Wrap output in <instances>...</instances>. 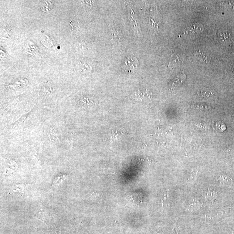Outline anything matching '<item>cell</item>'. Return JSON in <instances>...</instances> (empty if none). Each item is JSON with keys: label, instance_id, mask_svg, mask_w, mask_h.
Listing matches in <instances>:
<instances>
[{"label": "cell", "instance_id": "1", "mask_svg": "<svg viewBox=\"0 0 234 234\" xmlns=\"http://www.w3.org/2000/svg\"><path fill=\"white\" fill-rule=\"evenodd\" d=\"M202 24L198 23H192L186 27L183 31V35L187 37L196 36L203 30Z\"/></svg>", "mask_w": 234, "mask_h": 234}, {"label": "cell", "instance_id": "2", "mask_svg": "<svg viewBox=\"0 0 234 234\" xmlns=\"http://www.w3.org/2000/svg\"><path fill=\"white\" fill-rule=\"evenodd\" d=\"M138 63L136 58L130 56L124 62L122 67L125 70H132L137 67Z\"/></svg>", "mask_w": 234, "mask_h": 234}, {"label": "cell", "instance_id": "3", "mask_svg": "<svg viewBox=\"0 0 234 234\" xmlns=\"http://www.w3.org/2000/svg\"><path fill=\"white\" fill-rule=\"evenodd\" d=\"M111 33L114 42H120L122 38V35L118 27H113L111 29Z\"/></svg>", "mask_w": 234, "mask_h": 234}, {"label": "cell", "instance_id": "4", "mask_svg": "<svg viewBox=\"0 0 234 234\" xmlns=\"http://www.w3.org/2000/svg\"><path fill=\"white\" fill-rule=\"evenodd\" d=\"M184 76L183 74L180 75L177 77V78H176V79H174L171 86L172 88L177 87V86H179V85L182 83L183 80H184Z\"/></svg>", "mask_w": 234, "mask_h": 234}, {"label": "cell", "instance_id": "5", "mask_svg": "<svg viewBox=\"0 0 234 234\" xmlns=\"http://www.w3.org/2000/svg\"><path fill=\"white\" fill-rule=\"evenodd\" d=\"M196 56L198 57L201 60L204 62H208L209 60V57L206 53L204 52L202 50L197 52L196 54Z\"/></svg>", "mask_w": 234, "mask_h": 234}, {"label": "cell", "instance_id": "6", "mask_svg": "<svg viewBox=\"0 0 234 234\" xmlns=\"http://www.w3.org/2000/svg\"><path fill=\"white\" fill-rule=\"evenodd\" d=\"M53 7V5L51 2H45L41 5V9L43 12H46L51 10Z\"/></svg>", "mask_w": 234, "mask_h": 234}, {"label": "cell", "instance_id": "7", "mask_svg": "<svg viewBox=\"0 0 234 234\" xmlns=\"http://www.w3.org/2000/svg\"><path fill=\"white\" fill-rule=\"evenodd\" d=\"M66 174H60L55 178L54 183L56 185H59L66 178Z\"/></svg>", "mask_w": 234, "mask_h": 234}, {"label": "cell", "instance_id": "8", "mask_svg": "<svg viewBox=\"0 0 234 234\" xmlns=\"http://www.w3.org/2000/svg\"><path fill=\"white\" fill-rule=\"evenodd\" d=\"M81 67L83 71H89L92 69V66L88 61H84L83 63H80Z\"/></svg>", "mask_w": 234, "mask_h": 234}, {"label": "cell", "instance_id": "9", "mask_svg": "<svg viewBox=\"0 0 234 234\" xmlns=\"http://www.w3.org/2000/svg\"><path fill=\"white\" fill-rule=\"evenodd\" d=\"M228 33L225 31H221L218 34L219 39L221 40H225V39L226 40L229 39V35Z\"/></svg>", "mask_w": 234, "mask_h": 234}, {"label": "cell", "instance_id": "10", "mask_svg": "<svg viewBox=\"0 0 234 234\" xmlns=\"http://www.w3.org/2000/svg\"><path fill=\"white\" fill-rule=\"evenodd\" d=\"M132 198L133 199L134 202H136L137 203H138V202H139L140 203L141 202V197L140 195H139L138 194L134 195L133 196H132Z\"/></svg>", "mask_w": 234, "mask_h": 234}]
</instances>
